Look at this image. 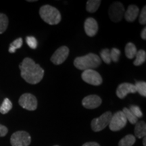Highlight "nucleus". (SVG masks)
<instances>
[{"label": "nucleus", "instance_id": "7", "mask_svg": "<svg viewBox=\"0 0 146 146\" xmlns=\"http://www.w3.org/2000/svg\"><path fill=\"white\" fill-rule=\"evenodd\" d=\"M124 5L120 2H114L111 4L108 10V14L111 21L114 23L120 21L125 14Z\"/></svg>", "mask_w": 146, "mask_h": 146}, {"label": "nucleus", "instance_id": "26", "mask_svg": "<svg viewBox=\"0 0 146 146\" xmlns=\"http://www.w3.org/2000/svg\"><path fill=\"white\" fill-rule=\"evenodd\" d=\"M120 56V51L117 48H112L110 50L111 60L114 62H118Z\"/></svg>", "mask_w": 146, "mask_h": 146}, {"label": "nucleus", "instance_id": "29", "mask_svg": "<svg viewBox=\"0 0 146 146\" xmlns=\"http://www.w3.org/2000/svg\"><path fill=\"white\" fill-rule=\"evenodd\" d=\"M139 23L141 25H145L146 23V6L143 7V9H142L141 14H140L139 16Z\"/></svg>", "mask_w": 146, "mask_h": 146}, {"label": "nucleus", "instance_id": "2", "mask_svg": "<svg viewBox=\"0 0 146 146\" xmlns=\"http://www.w3.org/2000/svg\"><path fill=\"white\" fill-rule=\"evenodd\" d=\"M102 64V60L97 54L90 53L86 56H81L75 58L74 61V65L78 70H94V68H98Z\"/></svg>", "mask_w": 146, "mask_h": 146}, {"label": "nucleus", "instance_id": "32", "mask_svg": "<svg viewBox=\"0 0 146 146\" xmlns=\"http://www.w3.org/2000/svg\"><path fill=\"white\" fill-rule=\"evenodd\" d=\"M141 35L142 39H144V40L146 39V28H145V27L143 29V31H141Z\"/></svg>", "mask_w": 146, "mask_h": 146}, {"label": "nucleus", "instance_id": "11", "mask_svg": "<svg viewBox=\"0 0 146 146\" xmlns=\"http://www.w3.org/2000/svg\"><path fill=\"white\" fill-rule=\"evenodd\" d=\"M136 92L135 85L129 83H124L118 85L116 94L120 99H124L129 94H135Z\"/></svg>", "mask_w": 146, "mask_h": 146}, {"label": "nucleus", "instance_id": "27", "mask_svg": "<svg viewBox=\"0 0 146 146\" xmlns=\"http://www.w3.org/2000/svg\"><path fill=\"white\" fill-rule=\"evenodd\" d=\"M130 111L133 113V114L135 116L136 118H141L143 116V113H142L140 108L137 106L132 105L131 106L130 108H129Z\"/></svg>", "mask_w": 146, "mask_h": 146}, {"label": "nucleus", "instance_id": "19", "mask_svg": "<svg viewBox=\"0 0 146 146\" xmlns=\"http://www.w3.org/2000/svg\"><path fill=\"white\" fill-rule=\"evenodd\" d=\"M146 60V53L144 50H140L137 51L135 55V60L134 61L135 66H140L145 62Z\"/></svg>", "mask_w": 146, "mask_h": 146}, {"label": "nucleus", "instance_id": "4", "mask_svg": "<svg viewBox=\"0 0 146 146\" xmlns=\"http://www.w3.org/2000/svg\"><path fill=\"white\" fill-rule=\"evenodd\" d=\"M112 116V112L108 111L101 115L100 117L94 118L91 123L92 130L95 132H99L104 129L107 126L109 125Z\"/></svg>", "mask_w": 146, "mask_h": 146}, {"label": "nucleus", "instance_id": "18", "mask_svg": "<svg viewBox=\"0 0 146 146\" xmlns=\"http://www.w3.org/2000/svg\"><path fill=\"white\" fill-rule=\"evenodd\" d=\"M100 4H101V1L100 0H89L87 1L86 5L87 12L94 13L98 10Z\"/></svg>", "mask_w": 146, "mask_h": 146}, {"label": "nucleus", "instance_id": "30", "mask_svg": "<svg viewBox=\"0 0 146 146\" xmlns=\"http://www.w3.org/2000/svg\"><path fill=\"white\" fill-rule=\"evenodd\" d=\"M8 129L5 126L0 125V137H4L8 133Z\"/></svg>", "mask_w": 146, "mask_h": 146}, {"label": "nucleus", "instance_id": "25", "mask_svg": "<svg viewBox=\"0 0 146 146\" xmlns=\"http://www.w3.org/2000/svg\"><path fill=\"white\" fill-rule=\"evenodd\" d=\"M100 59L102 58V60L105 63L109 64L111 63L112 60H111L110 58V50H108V49L105 48L103 49L101 52H100Z\"/></svg>", "mask_w": 146, "mask_h": 146}, {"label": "nucleus", "instance_id": "20", "mask_svg": "<svg viewBox=\"0 0 146 146\" xmlns=\"http://www.w3.org/2000/svg\"><path fill=\"white\" fill-rule=\"evenodd\" d=\"M12 108V103L8 98H5L3 100L2 104L0 106V113L2 114H5L10 111Z\"/></svg>", "mask_w": 146, "mask_h": 146}, {"label": "nucleus", "instance_id": "9", "mask_svg": "<svg viewBox=\"0 0 146 146\" xmlns=\"http://www.w3.org/2000/svg\"><path fill=\"white\" fill-rule=\"evenodd\" d=\"M82 79L85 83L90 85L98 86L102 83V78L100 73L95 70H84L81 75Z\"/></svg>", "mask_w": 146, "mask_h": 146}, {"label": "nucleus", "instance_id": "28", "mask_svg": "<svg viewBox=\"0 0 146 146\" xmlns=\"http://www.w3.org/2000/svg\"><path fill=\"white\" fill-rule=\"evenodd\" d=\"M26 41H27V45H28L31 49L35 50V49H36V47H37V41H36V38L34 37V36H27Z\"/></svg>", "mask_w": 146, "mask_h": 146}, {"label": "nucleus", "instance_id": "15", "mask_svg": "<svg viewBox=\"0 0 146 146\" xmlns=\"http://www.w3.org/2000/svg\"><path fill=\"white\" fill-rule=\"evenodd\" d=\"M135 135L139 139L143 138L146 135V124L144 121H138L135 124Z\"/></svg>", "mask_w": 146, "mask_h": 146}, {"label": "nucleus", "instance_id": "17", "mask_svg": "<svg viewBox=\"0 0 146 146\" xmlns=\"http://www.w3.org/2000/svg\"><path fill=\"white\" fill-rule=\"evenodd\" d=\"M136 141L135 137L133 135H127L120 140L118 146H133Z\"/></svg>", "mask_w": 146, "mask_h": 146}, {"label": "nucleus", "instance_id": "10", "mask_svg": "<svg viewBox=\"0 0 146 146\" xmlns=\"http://www.w3.org/2000/svg\"><path fill=\"white\" fill-rule=\"evenodd\" d=\"M69 54V49L66 46H62L56 50L51 57V61L54 64L60 65L67 59Z\"/></svg>", "mask_w": 146, "mask_h": 146}, {"label": "nucleus", "instance_id": "13", "mask_svg": "<svg viewBox=\"0 0 146 146\" xmlns=\"http://www.w3.org/2000/svg\"><path fill=\"white\" fill-rule=\"evenodd\" d=\"M84 29L87 35L94 36L98 31V24L94 18H88L85 20L84 23Z\"/></svg>", "mask_w": 146, "mask_h": 146}, {"label": "nucleus", "instance_id": "24", "mask_svg": "<svg viewBox=\"0 0 146 146\" xmlns=\"http://www.w3.org/2000/svg\"><path fill=\"white\" fill-rule=\"evenodd\" d=\"M135 86L137 92H138L142 96L146 97V83L145 81L136 82Z\"/></svg>", "mask_w": 146, "mask_h": 146}, {"label": "nucleus", "instance_id": "5", "mask_svg": "<svg viewBox=\"0 0 146 146\" xmlns=\"http://www.w3.org/2000/svg\"><path fill=\"white\" fill-rule=\"evenodd\" d=\"M31 142L30 135L26 131H20L12 134L10 138L12 146H29Z\"/></svg>", "mask_w": 146, "mask_h": 146}, {"label": "nucleus", "instance_id": "1", "mask_svg": "<svg viewBox=\"0 0 146 146\" xmlns=\"http://www.w3.org/2000/svg\"><path fill=\"white\" fill-rule=\"evenodd\" d=\"M19 68L22 78L29 84L39 83L44 76V70L30 58H25L19 65Z\"/></svg>", "mask_w": 146, "mask_h": 146}, {"label": "nucleus", "instance_id": "33", "mask_svg": "<svg viewBox=\"0 0 146 146\" xmlns=\"http://www.w3.org/2000/svg\"><path fill=\"white\" fill-rule=\"evenodd\" d=\"M145 140H146V138H145V137H143V146H146Z\"/></svg>", "mask_w": 146, "mask_h": 146}, {"label": "nucleus", "instance_id": "34", "mask_svg": "<svg viewBox=\"0 0 146 146\" xmlns=\"http://www.w3.org/2000/svg\"><path fill=\"white\" fill-rule=\"evenodd\" d=\"M54 146H59V145H54Z\"/></svg>", "mask_w": 146, "mask_h": 146}, {"label": "nucleus", "instance_id": "22", "mask_svg": "<svg viewBox=\"0 0 146 146\" xmlns=\"http://www.w3.org/2000/svg\"><path fill=\"white\" fill-rule=\"evenodd\" d=\"M23 43V41L21 37L18 38V39H15L13 42H12V43H10V47H9V52L15 53L16 50L21 48L22 47Z\"/></svg>", "mask_w": 146, "mask_h": 146}, {"label": "nucleus", "instance_id": "12", "mask_svg": "<svg viewBox=\"0 0 146 146\" xmlns=\"http://www.w3.org/2000/svg\"><path fill=\"white\" fill-rule=\"evenodd\" d=\"M82 104L85 108L95 109L102 104V99L97 95H89L83 98Z\"/></svg>", "mask_w": 146, "mask_h": 146}, {"label": "nucleus", "instance_id": "6", "mask_svg": "<svg viewBox=\"0 0 146 146\" xmlns=\"http://www.w3.org/2000/svg\"><path fill=\"white\" fill-rule=\"evenodd\" d=\"M127 123V120L123 111H118L111 118L109 128L112 131H118L125 127Z\"/></svg>", "mask_w": 146, "mask_h": 146}, {"label": "nucleus", "instance_id": "8", "mask_svg": "<svg viewBox=\"0 0 146 146\" xmlns=\"http://www.w3.org/2000/svg\"><path fill=\"white\" fill-rule=\"evenodd\" d=\"M19 105L22 108L29 111L35 110L37 108V100L35 96L31 94H24L18 100Z\"/></svg>", "mask_w": 146, "mask_h": 146}, {"label": "nucleus", "instance_id": "3", "mask_svg": "<svg viewBox=\"0 0 146 146\" xmlns=\"http://www.w3.org/2000/svg\"><path fill=\"white\" fill-rule=\"evenodd\" d=\"M39 15L43 21L50 25H56L61 21V14L59 10L50 5L41 7Z\"/></svg>", "mask_w": 146, "mask_h": 146}, {"label": "nucleus", "instance_id": "23", "mask_svg": "<svg viewBox=\"0 0 146 146\" xmlns=\"http://www.w3.org/2000/svg\"><path fill=\"white\" fill-rule=\"evenodd\" d=\"M8 26V18L4 14L0 13V34L4 33Z\"/></svg>", "mask_w": 146, "mask_h": 146}, {"label": "nucleus", "instance_id": "16", "mask_svg": "<svg viewBox=\"0 0 146 146\" xmlns=\"http://www.w3.org/2000/svg\"><path fill=\"white\" fill-rule=\"evenodd\" d=\"M137 50L133 43H128L125 46V55L129 59H133L135 57Z\"/></svg>", "mask_w": 146, "mask_h": 146}, {"label": "nucleus", "instance_id": "14", "mask_svg": "<svg viewBox=\"0 0 146 146\" xmlns=\"http://www.w3.org/2000/svg\"><path fill=\"white\" fill-rule=\"evenodd\" d=\"M139 12V9L135 5H130L128 7L127 10L125 11V18L127 22H134L137 18Z\"/></svg>", "mask_w": 146, "mask_h": 146}, {"label": "nucleus", "instance_id": "31", "mask_svg": "<svg viewBox=\"0 0 146 146\" xmlns=\"http://www.w3.org/2000/svg\"><path fill=\"white\" fill-rule=\"evenodd\" d=\"M82 146H100L99 143L96 142H87V143H84Z\"/></svg>", "mask_w": 146, "mask_h": 146}, {"label": "nucleus", "instance_id": "21", "mask_svg": "<svg viewBox=\"0 0 146 146\" xmlns=\"http://www.w3.org/2000/svg\"><path fill=\"white\" fill-rule=\"evenodd\" d=\"M123 112L125 114L126 118L127 120H129V122L132 125H135V124L138 122V118H136L134 115L133 114V113L131 112L130 110L127 108H124L123 110Z\"/></svg>", "mask_w": 146, "mask_h": 146}]
</instances>
